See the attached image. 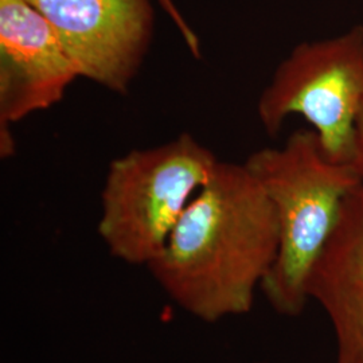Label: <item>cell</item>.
<instances>
[{
    "label": "cell",
    "instance_id": "6",
    "mask_svg": "<svg viewBox=\"0 0 363 363\" xmlns=\"http://www.w3.org/2000/svg\"><path fill=\"white\" fill-rule=\"evenodd\" d=\"M79 77L49 21L27 0H0V154L15 144L10 125L62 101Z\"/></svg>",
    "mask_w": 363,
    "mask_h": 363
},
{
    "label": "cell",
    "instance_id": "3",
    "mask_svg": "<svg viewBox=\"0 0 363 363\" xmlns=\"http://www.w3.org/2000/svg\"><path fill=\"white\" fill-rule=\"evenodd\" d=\"M220 160L190 133L115 159L101 193L99 234L115 259L148 267Z\"/></svg>",
    "mask_w": 363,
    "mask_h": 363
},
{
    "label": "cell",
    "instance_id": "1",
    "mask_svg": "<svg viewBox=\"0 0 363 363\" xmlns=\"http://www.w3.org/2000/svg\"><path fill=\"white\" fill-rule=\"evenodd\" d=\"M276 210L245 163L218 162L148 269L182 310L214 323L250 311L272 269Z\"/></svg>",
    "mask_w": 363,
    "mask_h": 363
},
{
    "label": "cell",
    "instance_id": "5",
    "mask_svg": "<svg viewBox=\"0 0 363 363\" xmlns=\"http://www.w3.org/2000/svg\"><path fill=\"white\" fill-rule=\"evenodd\" d=\"M27 1L49 21L79 77L128 91L154 35L150 0Z\"/></svg>",
    "mask_w": 363,
    "mask_h": 363
},
{
    "label": "cell",
    "instance_id": "8",
    "mask_svg": "<svg viewBox=\"0 0 363 363\" xmlns=\"http://www.w3.org/2000/svg\"><path fill=\"white\" fill-rule=\"evenodd\" d=\"M157 3L167 13V15L171 18V21L174 22V25L179 30L182 38L186 42L190 52L194 55L195 58H201V42H199V38L196 37L193 28L189 26V23L184 21V18L182 16V13H179L175 3L172 0H157Z\"/></svg>",
    "mask_w": 363,
    "mask_h": 363
},
{
    "label": "cell",
    "instance_id": "9",
    "mask_svg": "<svg viewBox=\"0 0 363 363\" xmlns=\"http://www.w3.org/2000/svg\"><path fill=\"white\" fill-rule=\"evenodd\" d=\"M355 164L358 166V169L361 171L363 179V108L361 112V116L358 120V142H357V159H355Z\"/></svg>",
    "mask_w": 363,
    "mask_h": 363
},
{
    "label": "cell",
    "instance_id": "4",
    "mask_svg": "<svg viewBox=\"0 0 363 363\" xmlns=\"http://www.w3.org/2000/svg\"><path fill=\"white\" fill-rule=\"evenodd\" d=\"M362 108L363 26L358 25L298 45L261 93L257 115L269 136H277L286 118L301 116L331 160L355 163Z\"/></svg>",
    "mask_w": 363,
    "mask_h": 363
},
{
    "label": "cell",
    "instance_id": "7",
    "mask_svg": "<svg viewBox=\"0 0 363 363\" xmlns=\"http://www.w3.org/2000/svg\"><path fill=\"white\" fill-rule=\"evenodd\" d=\"M307 296L333 323L335 363H363V183L343 202L308 276Z\"/></svg>",
    "mask_w": 363,
    "mask_h": 363
},
{
    "label": "cell",
    "instance_id": "2",
    "mask_svg": "<svg viewBox=\"0 0 363 363\" xmlns=\"http://www.w3.org/2000/svg\"><path fill=\"white\" fill-rule=\"evenodd\" d=\"M245 166L269 196L280 230L277 257L259 288L274 311L298 316L308 300L312 267L345 199L362 184L361 171L331 160L313 130H295L284 145L253 152Z\"/></svg>",
    "mask_w": 363,
    "mask_h": 363
}]
</instances>
